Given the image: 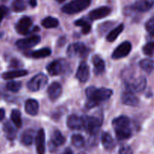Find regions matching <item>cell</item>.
I'll return each instance as SVG.
<instances>
[{"instance_id":"cell-1","label":"cell","mask_w":154,"mask_h":154,"mask_svg":"<svg viewBox=\"0 0 154 154\" xmlns=\"http://www.w3.org/2000/svg\"><path fill=\"white\" fill-rule=\"evenodd\" d=\"M86 96L87 102L86 106L88 109L94 108L99 103L108 100L113 95V90L108 88H96V87H89L86 89Z\"/></svg>"},{"instance_id":"cell-2","label":"cell","mask_w":154,"mask_h":154,"mask_svg":"<svg viewBox=\"0 0 154 154\" xmlns=\"http://www.w3.org/2000/svg\"><path fill=\"white\" fill-rule=\"evenodd\" d=\"M112 126L115 130L116 137L120 141L128 139L132 136L130 120L126 116L122 115L112 121Z\"/></svg>"},{"instance_id":"cell-3","label":"cell","mask_w":154,"mask_h":154,"mask_svg":"<svg viewBox=\"0 0 154 154\" xmlns=\"http://www.w3.org/2000/svg\"><path fill=\"white\" fill-rule=\"evenodd\" d=\"M92 0H73L62 8V11L67 14H75L85 10L91 4Z\"/></svg>"},{"instance_id":"cell-4","label":"cell","mask_w":154,"mask_h":154,"mask_svg":"<svg viewBox=\"0 0 154 154\" xmlns=\"http://www.w3.org/2000/svg\"><path fill=\"white\" fill-rule=\"evenodd\" d=\"M69 70V64L66 60L63 59H59L51 62L47 66V71L50 75L57 76L66 74Z\"/></svg>"},{"instance_id":"cell-5","label":"cell","mask_w":154,"mask_h":154,"mask_svg":"<svg viewBox=\"0 0 154 154\" xmlns=\"http://www.w3.org/2000/svg\"><path fill=\"white\" fill-rule=\"evenodd\" d=\"M83 122V128L85 129L90 135H95L102 126V120L96 117L84 115L81 117Z\"/></svg>"},{"instance_id":"cell-6","label":"cell","mask_w":154,"mask_h":154,"mask_svg":"<svg viewBox=\"0 0 154 154\" xmlns=\"http://www.w3.org/2000/svg\"><path fill=\"white\" fill-rule=\"evenodd\" d=\"M48 78L44 73L35 75L27 83V88L31 92H38L48 84Z\"/></svg>"},{"instance_id":"cell-7","label":"cell","mask_w":154,"mask_h":154,"mask_svg":"<svg viewBox=\"0 0 154 154\" xmlns=\"http://www.w3.org/2000/svg\"><path fill=\"white\" fill-rule=\"evenodd\" d=\"M89 49L82 42L71 44L67 49V54L69 57H84L88 54Z\"/></svg>"},{"instance_id":"cell-8","label":"cell","mask_w":154,"mask_h":154,"mask_svg":"<svg viewBox=\"0 0 154 154\" xmlns=\"http://www.w3.org/2000/svg\"><path fill=\"white\" fill-rule=\"evenodd\" d=\"M32 20L29 17H23L16 23L15 29L19 34L26 35L32 32Z\"/></svg>"},{"instance_id":"cell-9","label":"cell","mask_w":154,"mask_h":154,"mask_svg":"<svg viewBox=\"0 0 154 154\" xmlns=\"http://www.w3.org/2000/svg\"><path fill=\"white\" fill-rule=\"evenodd\" d=\"M131 51H132V44L128 41H126L122 42L116 48V49L113 51L111 57L114 60L122 59L129 55Z\"/></svg>"},{"instance_id":"cell-10","label":"cell","mask_w":154,"mask_h":154,"mask_svg":"<svg viewBox=\"0 0 154 154\" xmlns=\"http://www.w3.org/2000/svg\"><path fill=\"white\" fill-rule=\"evenodd\" d=\"M41 37L37 35H32L26 38L20 39L16 42V46L20 50H26L35 46L40 42Z\"/></svg>"},{"instance_id":"cell-11","label":"cell","mask_w":154,"mask_h":154,"mask_svg":"<svg viewBox=\"0 0 154 154\" xmlns=\"http://www.w3.org/2000/svg\"><path fill=\"white\" fill-rule=\"evenodd\" d=\"M127 89L132 90L134 93H141L145 90L147 87V79L144 77H139L135 78L132 81L127 82Z\"/></svg>"},{"instance_id":"cell-12","label":"cell","mask_w":154,"mask_h":154,"mask_svg":"<svg viewBox=\"0 0 154 154\" xmlns=\"http://www.w3.org/2000/svg\"><path fill=\"white\" fill-rule=\"evenodd\" d=\"M111 12V8L108 6H102L93 9L89 14V18L91 20H96L102 19L109 15Z\"/></svg>"},{"instance_id":"cell-13","label":"cell","mask_w":154,"mask_h":154,"mask_svg":"<svg viewBox=\"0 0 154 154\" xmlns=\"http://www.w3.org/2000/svg\"><path fill=\"white\" fill-rule=\"evenodd\" d=\"M121 100L123 104L128 105V106L136 107L139 104V99L134 94V92L132 90H127L124 91L122 94Z\"/></svg>"},{"instance_id":"cell-14","label":"cell","mask_w":154,"mask_h":154,"mask_svg":"<svg viewBox=\"0 0 154 154\" xmlns=\"http://www.w3.org/2000/svg\"><path fill=\"white\" fill-rule=\"evenodd\" d=\"M76 78L79 81L85 83L90 78V68L85 62H82L79 65L76 72Z\"/></svg>"},{"instance_id":"cell-15","label":"cell","mask_w":154,"mask_h":154,"mask_svg":"<svg viewBox=\"0 0 154 154\" xmlns=\"http://www.w3.org/2000/svg\"><path fill=\"white\" fill-rule=\"evenodd\" d=\"M35 146L38 154H45V132L43 129L38 131L35 135Z\"/></svg>"},{"instance_id":"cell-16","label":"cell","mask_w":154,"mask_h":154,"mask_svg":"<svg viewBox=\"0 0 154 154\" xmlns=\"http://www.w3.org/2000/svg\"><path fill=\"white\" fill-rule=\"evenodd\" d=\"M153 0H138L132 4V8L138 12H147L153 8Z\"/></svg>"},{"instance_id":"cell-17","label":"cell","mask_w":154,"mask_h":154,"mask_svg":"<svg viewBox=\"0 0 154 154\" xmlns=\"http://www.w3.org/2000/svg\"><path fill=\"white\" fill-rule=\"evenodd\" d=\"M62 86L60 83L54 82L48 87V94L51 101H56L62 94Z\"/></svg>"},{"instance_id":"cell-18","label":"cell","mask_w":154,"mask_h":154,"mask_svg":"<svg viewBox=\"0 0 154 154\" xmlns=\"http://www.w3.org/2000/svg\"><path fill=\"white\" fill-rule=\"evenodd\" d=\"M66 123H67L68 127L73 130H79L83 128L82 119L75 114L69 115L66 120Z\"/></svg>"},{"instance_id":"cell-19","label":"cell","mask_w":154,"mask_h":154,"mask_svg":"<svg viewBox=\"0 0 154 154\" xmlns=\"http://www.w3.org/2000/svg\"><path fill=\"white\" fill-rule=\"evenodd\" d=\"M92 62L94 67V73L96 75H102L105 70V63L103 59L99 55H94L92 57Z\"/></svg>"},{"instance_id":"cell-20","label":"cell","mask_w":154,"mask_h":154,"mask_svg":"<svg viewBox=\"0 0 154 154\" xmlns=\"http://www.w3.org/2000/svg\"><path fill=\"white\" fill-rule=\"evenodd\" d=\"M39 109V105L37 100L29 99L25 102V111L31 116H35L38 114Z\"/></svg>"},{"instance_id":"cell-21","label":"cell","mask_w":154,"mask_h":154,"mask_svg":"<svg viewBox=\"0 0 154 154\" xmlns=\"http://www.w3.org/2000/svg\"><path fill=\"white\" fill-rule=\"evenodd\" d=\"M15 127L16 126H14V124L13 125L9 121L5 122L3 125V131L7 139H8L9 141H13L16 138L17 129Z\"/></svg>"},{"instance_id":"cell-22","label":"cell","mask_w":154,"mask_h":154,"mask_svg":"<svg viewBox=\"0 0 154 154\" xmlns=\"http://www.w3.org/2000/svg\"><path fill=\"white\" fill-rule=\"evenodd\" d=\"M35 138V134L32 129H26L24 131L20 136V141L26 146L31 145Z\"/></svg>"},{"instance_id":"cell-23","label":"cell","mask_w":154,"mask_h":154,"mask_svg":"<svg viewBox=\"0 0 154 154\" xmlns=\"http://www.w3.org/2000/svg\"><path fill=\"white\" fill-rule=\"evenodd\" d=\"M102 143L105 150H111L115 147L116 143L114 138L108 132H104L102 135Z\"/></svg>"},{"instance_id":"cell-24","label":"cell","mask_w":154,"mask_h":154,"mask_svg":"<svg viewBox=\"0 0 154 154\" xmlns=\"http://www.w3.org/2000/svg\"><path fill=\"white\" fill-rule=\"evenodd\" d=\"M29 74L28 71L24 70V69H20V70L11 71V72H5L2 74V78L5 80H11L14 79V78H20V77L26 76Z\"/></svg>"},{"instance_id":"cell-25","label":"cell","mask_w":154,"mask_h":154,"mask_svg":"<svg viewBox=\"0 0 154 154\" xmlns=\"http://www.w3.org/2000/svg\"><path fill=\"white\" fill-rule=\"evenodd\" d=\"M51 143L55 147H59L64 144L66 141V138L63 136L62 132L59 130H55L51 135Z\"/></svg>"},{"instance_id":"cell-26","label":"cell","mask_w":154,"mask_h":154,"mask_svg":"<svg viewBox=\"0 0 154 154\" xmlns=\"http://www.w3.org/2000/svg\"><path fill=\"white\" fill-rule=\"evenodd\" d=\"M123 29H124V25H123V24H120V25L117 26L116 28L113 29L108 33V35H107V41L109 42H114V41H115L116 39L117 38V37L121 34L122 32L123 31Z\"/></svg>"},{"instance_id":"cell-27","label":"cell","mask_w":154,"mask_h":154,"mask_svg":"<svg viewBox=\"0 0 154 154\" xmlns=\"http://www.w3.org/2000/svg\"><path fill=\"white\" fill-rule=\"evenodd\" d=\"M51 54V50L48 48H44L42 49L34 51L30 53L29 57H32L34 59H40L45 58V57H49Z\"/></svg>"},{"instance_id":"cell-28","label":"cell","mask_w":154,"mask_h":154,"mask_svg":"<svg viewBox=\"0 0 154 154\" xmlns=\"http://www.w3.org/2000/svg\"><path fill=\"white\" fill-rule=\"evenodd\" d=\"M42 26L45 27L46 29H51V28H56L59 26V22L57 18L54 17L48 16L47 17L44 18L42 20Z\"/></svg>"},{"instance_id":"cell-29","label":"cell","mask_w":154,"mask_h":154,"mask_svg":"<svg viewBox=\"0 0 154 154\" xmlns=\"http://www.w3.org/2000/svg\"><path fill=\"white\" fill-rule=\"evenodd\" d=\"M11 119L12 123L14 124L17 128L22 127L23 122L22 119H21V113L19 110H12L11 114Z\"/></svg>"},{"instance_id":"cell-30","label":"cell","mask_w":154,"mask_h":154,"mask_svg":"<svg viewBox=\"0 0 154 154\" xmlns=\"http://www.w3.org/2000/svg\"><path fill=\"white\" fill-rule=\"evenodd\" d=\"M139 66L146 72L150 73L154 70V60L150 59H144L140 61Z\"/></svg>"},{"instance_id":"cell-31","label":"cell","mask_w":154,"mask_h":154,"mask_svg":"<svg viewBox=\"0 0 154 154\" xmlns=\"http://www.w3.org/2000/svg\"><path fill=\"white\" fill-rule=\"evenodd\" d=\"M71 141H72V145L75 146L77 148H81V147H84V144H85L84 138L79 134H75V135H72Z\"/></svg>"},{"instance_id":"cell-32","label":"cell","mask_w":154,"mask_h":154,"mask_svg":"<svg viewBox=\"0 0 154 154\" xmlns=\"http://www.w3.org/2000/svg\"><path fill=\"white\" fill-rule=\"evenodd\" d=\"M75 24L78 26H81L82 28V32L84 34H87L91 30V24L86 20L85 19H79L75 22Z\"/></svg>"},{"instance_id":"cell-33","label":"cell","mask_w":154,"mask_h":154,"mask_svg":"<svg viewBox=\"0 0 154 154\" xmlns=\"http://www.w3.org/2000/svg\"><path fill=\"white\" fill-rule=\"evenodd\" d=\"M12 9L15 12H21L26 8L24 0H13L12 2Z\"/></svg>"},{"instance_id":"cell-34","label":"cell","mask_w":154,"mask_h":154,"mask_svg":"<svg viewBox=\"0 0 154 154\" xmlns=\"http://www.w3.org/2000/svg\"><path fill=\"white\" fill-rule=\"evenodd\" d=\"M21 87H22V84L19 81H9L6 84V88H7V90L12 92V93H17V92H18L20 90Z\"/></svg>"},{"instance_id":"cell-35","label":"cell","mask_w":154,"mask_h":154,"mask_svg":"<svg viewBox=\"0 0 154 154\" xmlns=\"http://www.w3.org/2000/svg\"><path fill=\"white\" fill-rule=\"evenodd\" d=\"M142 51L147 56H153L154 54V41H150L143 46Z\"/></svg>"},{"instance_id":"cell-36","label":"cell","mask_w":154,"mask_h":154,"mask_svg":"<svg viewBox=\"0 0 154 154\" xmlns=\"http://www.w3.org/2000/svg\"><path fill=\"white\" fill-rule=\"evenodd\" d=\"M145 28L147 32L151 36L154 37V17L150 18L147 21L145 24Z\"/></svg>"},{"instance_id":"cell-37","label":"cell","mask_w":154,"mask_h":154,"mask_svg":"<svg viewBox=\"0 0 154 154\" xmlns=\"http://www.w3.org/2000/svg\"><path fill=\"white\" fill-rule=\"evenodd\" d=\"M119 154H133V150L130 146L124 145L120 148Z\"/></svg>"},{"instance_id":"cell-38","label":"cell","mask_w":154,"mask_h":154,"mask_svg":"<svg viewBox=\"0 0 154 154\" xmlns=\"http://www.w3.org/2000/svg\"><path fill=\"white\" fill-rule=\"evenodd\" d=\"M7 13H8L7 8L4 5L0 6V23H1L2 20L3 18L5 17V16Z\"/></svg>"},{"instance_id":"cell-39","label":"cell","mask_w":154,"mask_h":154,"mask_svg":"<svg viewBox=\"0 0 154 154\" xmlns=\"http://www.w3.org/2000/svg\"><path fill=\"white\" fill-rule=\"evenodd\" d=\"M5 115V110L3 108H0V121H2L4 119Z\"/></svg>"},{"instance_id":"cell-40","label":"cell","mask_w":154,"mask_h":154,"mask_svg":"<svg viewBox=\"0 0 154 154\" xmlns=\"http://www.w3.org/2000/svg\"><path fill=\"white\" fill-rule=\"evenodd\" d=\"M62 154H74L73 151L70 148H66Z\"/></svg>"},{"instance_id":"cell-41","label":"cell","mask_w":154,"mask_h":154,"mask_svg":"<svg viewBox=\"0 0 154 154\" xmlns=\"http://www.w3.org/2000/svg\"><path fill=\"white\" fill-rule=\"evenodd\" d=\"M29 4L32 7H35L37 5V2L36 0H29Z\"/></svg>"},{"instance_id":"cell-42","label":"cell","mask_w":154,"mask_h":154,"mask_svg":"<svg viewBox=\"0 0 154 154\" xmlns=\"http://www.w3.org/2000/svg\"><path fill=\"white\" fill-rule=\"evenodd\" d=\"M57 2H63L64 1H66V0H56Z\"/></svg>"}]
</instances>
